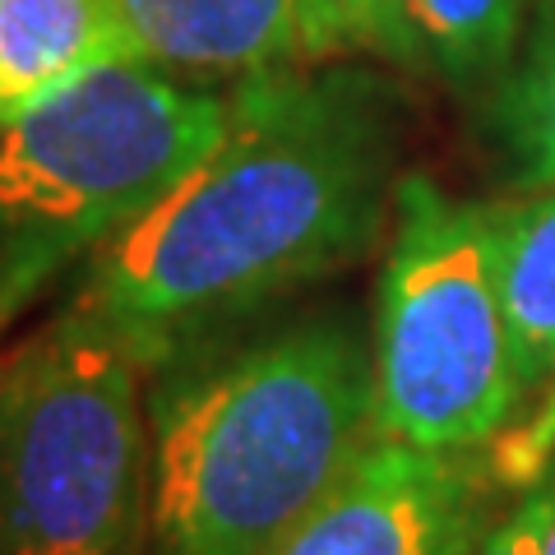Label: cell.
I'll return each mask as SVG.
<instances>
[{
    "label": "cell",
    "instance_id": "cell-1",
    "mask_svg": "<svg viewBox=\"0 0 555 555\" xmlns=\"http://www.w3.org/2000/svg\"><path fill=\"white\" fill-rule=\"evenodd\" d=\"M393 98L352 65L232 83L222 139L102 250L75 306L158 361L361 259L398 190Z\"/></svg>",
    "mask_w": 555,
    "mask_h": 555
},
{
    "label": "cell",
    "instance_id": "cell-2",
    "mask_svg": "<svg viewBox=\"0 0 555 555\" xmlns=\"http://www.w3.org/2000/svg\"><path fill=\"white\" fill-rule=\"evenodd\" d=\"M149 551L264 555L379 440L371 334L343 310L208 334L149 379Z\"/></svg>",
    "mask_w": 555,
    "mask_h": 555
},
{
    "label": "cell",
    "instance_id": "cell-3",
    "mask_svg": "<svg viewBox=\"0 0 555 555\" xmlns=\"http://www.w3.org/2000/svg\"><path fill=\"white\" fill-rule=\"evenodd\" d=\"M228 120L232 89L130 61L0 126V334L61 273L116 246Z\"/></svg>",
    "mask_w": 555,
    "mask_h": 555
},
{
    "label": "cell",
    "instance_id": "cell-4",
    "mask_svg": "<svg viewBox=\"0 0 555 555\" xmlns=\"http://www.w3.org/2000/svg\"><path fill=\"white\" fill-rule=\"evenodd\" d=\"M153 371L75 301L0 366V555L144 551Z\"/></svg>",
    "mask_w": 555,
    "mask_h": 555
},
{
    "label": "cell",
    "instance_id": "cell-5",
    "mask_svg": "<svg viewBox=\"0 0 555 555\" xmlns=\"http://www.w3.org/2000/svg\"><path fill=\"white\" fill-rule=\"evenodd\" d=\"M379 436L481 454L528 403L500 278L495 204L454 199L422 171L398 177L371 320Z\"/></svg>",
    "mask_w": 555,
    "mask_h": 555
},
{
    "label": "cell",
    "instance_id": "cell-6",
    "mask_svg": "<svg viewBox=\"0 0 555 555\" xmlns=\"http://www.w3.org/2000/svg\"><path fill=\"white\" fill-rule=\"evenodd\" d=\"M491 524L481 454L379 436L357 467L264 555H463Z\"/></svg>",
    "mask_w": 555,
    "mask_h": 555
},
{
    "label": "cell",
    "instance_id": "cell-7",
    "mask_svg": "<svg viewBox=\"0 0 555 555\" xmlns=\"http://www.w3.org/2000/svg\"><path fill=\"white\" fill-rule=\"evenodd\" d=\"M153 65L181 79H255L315 61L297 0H120Z\"/></svg>",
    "mask_w": 555,
    "mask_h": 555
},
{
    "label": "cell",
    "instance_id": "cell-8",
    "mask_svg": "<svg viewBox=\"0 0 555 555\" xmlns=\"http://www.w3.org/2000/svg\"><path fill=\"white\" fill-rule=\"evenodd\" d=\"M130 61L149 56L120 0H0V126Z\"/></svg>",
    "mask_w": 555,
    "mask_h": 555
},
{
    "label": "cell",
    "instance_id": "cell-9",
    "mask_svg": "<svg viewBox=\"0 0 555 555\" xmlns=\"http://www.w3.org/2000/svg\"><path fill=\"white\" fill-rule=\"evenodd\" d=\"M486 120L509 185L524 195L555 190V0L528 24L514 65L491 89Z\"/></svg>",
    "mask_w": 555,
    "mask_h": 555
},
{
    "label": "cell",
    "instance_id": "cell-10",
    "mask_svg": "<svg viewBox=\"0 0 555 555\" xmlns=\"http://www.w3.org/2000/svg\"><path fill=\"white\" fill-rule=\"evenodd\" d=\"M495 228L518 366L532 398L555 371V190L518 204H495Z\"/></svg>",
    "mask_w": 555,
    "mask_h": 555
},
{
    "label": "cell",
    "instance_id": "cell-11",
    "mask_svg": "<svg viewBox=\"0 0 555 555\" xmlns=\"http://www.w3.org/2000/svg\"><path fill=\"white\" fill-rule=\"evenodd\" d=\"M532 0H403L426 61L459 89H495L528 33Z\"/></svg>",
    "mask_w": 555,
    "mask_h": 555
},
{
    "label": "cell",
    "instance_id": "cell-12",
    "mask_svg": "<svg viewBox=\"0 0 555 555\" xmlns=\"http://www.w3.org/2000/svg\"><path fill=\"white\" fill-rule=\"evenodd\" d=\"M315 61L371 56L398 69L430 65L403 14V0H297Z\"/></svg>",
    "mask_w": 555,
    "mask_h": 555
},
{
    "label": "cell",
    "instance_id": "cell-13",
    "mask_svg": "<svg viewBox=\"0 0 555 555\" xmlns=\"http://www.w3.org/2000/svg\"><path fill=\"white\" fill-rule=\"evenodd\" d=\"M551 524H555V463L532 486H524L518 505L491 518L463 555H542Z\"/></svg>",
    "mask_w": 555,
    "mask_h": 555
},
{
    "label": "cell",
    "instance_id": "cell-14",
    "mask_svg": "<svg viewBox=\"0 0 555 555\" xmlns=\"http://www.w3.org/2000/svg\"><path fill=\"white\" fill-rule=\"evenodd\" d=\"M491 463L505 486H532L555 463V371L546 375V385L537 389L532 412L518 416L505 436L495 440Z\"/></svg>",
    "mask_w": 555,
    "mask_h": 555
},
{
    "label": "cell",
    "instance_id": "cell-15",
    "mask_svg": "<svg viewBox=\"0 0 555 555\" xmlns=\"http://www.w3.org/2000/svg\"><path fill=\"white\" fill-rule=\"evenodd\" d=\"M542 555H555V524H551V532H546V551Z\"/></svg>",
    "mask_w": 555,
    "mask_h": 555
}]
</instances>
